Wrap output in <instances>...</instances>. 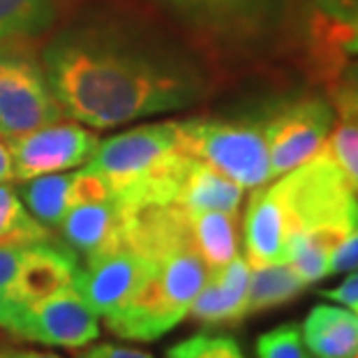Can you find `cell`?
I'll list each match as a JSON object with an SVG mask.
<instances>
[{"label":"cell","instance_id":"22","mask_svg":"<svg viewBox=\"0 0 358 358\" xmlns=\"http://www.w3.org/2000/svg\"><path fill=\"white\" fill-rule=\"evenodd\" d=\"M335 116H338V125H333L326 139L329 143L324 146L331 150L354 192H358V109H338Z\"/></svg>","mask_w":358,"mask_h":358},{"label":"cell","instance_id":"13","mask_svg":"<svg viewBox=\"0 0 358 358\" xmlns=\"http://www.w3.org/2000/svg\"><path fill=\"white\" fill-rule=\"evenodd\" d=\"M60 243L77 257L90 259L106 250L120 248L123 243V213L116 199L77 203L65 213L58 224Z\"/></svg>","mask_w":358,"mask_h":358},{"label":"cell","instance_id":"24","mask_svg":"<svg viewBox=\"0 0 358 358\" xmlns=\"http://www.w3.org/2000/svg\"><path fill=\"white\" fill-rule=\"evenodd\" d=\"M24 248L19 245H0V329L10 333L17 322V306H14L12 292L17 280Z\"/></svg>","mask_w":358,"mask_h":358},{"label":"cell","instance_id":"12","mask_svg":"<svg viewBox=\"0 0 358 358\" xmlns=\"http://www.w3.org/2000/svg\"><path fill=\"white\" fill-rule=\"evenodd\" d=\"M250 262L236 255L222 268L208 271L201 292L189 306V319L203 326H229L248 317Z\"/></svg>","mask_w":358,"mask_h":358},{"label":"cell","instance_id":"18","mask_svg":"<svg viewBox=\"0 0 358 358\" xmlns=\"http://www.w3.org/2000/svg\"><path fill=\"white\" fill-rule=\"evenodd\" d=\"M231 213L203 210L189 213L192 220V238L196 252L208 266V271L222 268L238 255V224Z\"/></svg>","mask_w":358,"mask_h":358},{"label":"cell","instance_id":"17","mask_svg":"<svg viewBox=\"0 0 358 358\" xmlns=\"http://www.w3.org/2000/svg\"><path fill=\"white\" fill-rule=\"evenodd\" d=\"M67 0H0V47L33 44L49 33Z\"/></svg>","mask_w":358,"mask_h":358},{"label":"cell","instance_id":"26","mask_svg":"<svg viewBox=\"0 0 358 358\" xmlns=\"http://www.w3.org/2000/svg\"><path fill=\"white\" fill-rule=\"evenodd\" d=\"M111 185L102 173H97L95 169L74 171L72 173V187H70V208L77 203H90V201H104L111 199Z\"/></svg>","mask_w":358,"mask_h":358},{"label":"cell","instance_id":"25","mask_svg":"<svg viewBox=\"0 0 358 358\" xmlns=\"http://www.w3.org/2000/svg\"><path fill=\"white\" fill-rule=\"evenodd\" d=\"M259 358H312L303 345L299 324H282L257 340Z\"/></svg>","mask_w":358,"mask_h":358},{"label":"cell","instance_id":"3","mask_svg":"<svg viewBox=\"0 0 358 358\" xmlns=\"http://www.w3.org/2000/svg\"><path fill=\"white\" fill-rule=\"evenodd\" d=\"M178 148L241 187H259L273 178L268 143L262 113L241 118H187L176 120Z\"/></svg>","mask_w":358,"mask_h":358},{"label":"cell","instance_id":"2","mask_svg":"<svg viewBox=\"0 0 358 358\" xmlns=\"http://www.w3.org/2000/svg\"><path fill=\"white\" fill-rule=\"evenodd\" d=\"M271 189L285 215L287 243L292 236H306L333 252L358 217L354 187L326 146L308 162L282 173Z\"/></svg>","mask_w":358,"mask_h":358},{"label":"cell","instance_id":"31","mask_svg":"<svg viewBox=\"0 0 358 358\" xmlns=\"http://www.w3.org/2000/svg\"><path fill=\"white\" fill-rule=\"evenodd\" d=\"M14 338L10 333H0V358H63L53 352H40V349L19 347L12 342Z\"/></svg>","mask_w":358,"mask_h":358},{"label":"cell","instance_id":"23","mask_svg":"<svg viewBox=\"0 0 358 358\" xmlns=\"http://www.w3.org/2000/svg\"><path fill=\"white\" fill-rule=\"evenodd\" d=\"M166 358H243V352L231 335L196 333L169 347Z\"/></svg>","mask_w":358,"mask_h":358},{"label":"cell","instance_id":"32","mask_svg":"<svg viewBox=\"0 0 358 358\" xmlns=\"http://www.w3.org/2000/svg\"><path fill=\"white\" fill-rule=\"evenodd\" d=\"M100 354L102 358H153V354L141 352V349H132V347H118V345H109V342H102Z\"/></svg>","mask_w":358,"mask_h":358},{"label":"cell","instance_id":"11","mask_svg":"<svg viewBox=\"0 0 358 358\" xmlns=\"http://www.w3.org/2000/svg\"><path fill=\"white\" fill-rule=\"evenodd\" d=\"M77 271L79 257L56 238L26 245L12 292L14 306H17V322L26 312V308L35 306L37 301H44L47 296L60 292V289L72 287ZM17 322H14V326H17Z\"/></svg>","mask_w":358,"mask_h":358},{"label":"cell","instance_id":"30","mask_svg":"<svg viewBox=\"0 0 358 358\" xmlns=\"http://www.w3.org/2000/svg\"><path fill=\"white\" fill-rule=\"evenodd\" d=\"M322 296L340 303V306H345L349 310H356L358 308V271H352V275H347L335 289L322 292Z\"/></svg>","mask_w":358,"mask_h":358},{"label":"cell","instance_id":"33","mask_svg":"<svg viewBox=\"0 0 358 358\" xmlns=\"http://www.w3.org/2000/svg\"><path fill=\"white\" fill-rule=\"evenodd\" d=\"M14 180V164H12V153L7 141L0 136V182Z\"/></svg>","mask_w":358,"mask_h":358},{"label":"cell","instance_id":"1","mask_svg":"<svg viewBox=\"0 0 358 358\" xmlns=\"http://www.w3.org/2000/svg\"><path fill=\"white\" fill-rule=\"evenodd\" d=\"M44 74L65 116L97 129L192 106L201 67L169 44L118 24H79L49 42Z\"/></svg>","mask_w":358,"mask_h":358},{"label":"cell","instance_id":"29","mask_svg":"<svg viewBox=\"0 0 358 358\" xmlns=\"http://www.w3.org/2000/svg\"><path fill=\"white\" fill-rule=\"evenodd\" d=\"M315 10L342 24H352L358 17V0H312Z\"/></svg>","mask_w":358,"mask_h":358},{"label":"cell","instance_id":"14","mask_svg":"<svg viewBox=\"0 0 358 358\" xmlns=\"http://www.w3.org/2000/svg\"><path fill=\"white\" fill-rule=\"evenodd\" d=\"M250 266L287 264V224L271 185L255 187L243 217Z\"/></svg>","mask_w":358,"mask_h":358},{"label":"cell","instance_id":"6","mask_svg":"<svg viewBox=\"0 0 358 358\" xmlns=\"http://www.w3.org/2000/svg\"><path fill=\"white\" fill-rule=\"evenodd\" d=\"M189 30L222 49H250L273 35L287 0H162Z\"/></svg>","mask_w":358,"mask_h":358},{"label":"cell","instance_id":"27","mask_svg":"<svg viewBox=\"0 0 358 358\" xmlns=\"http://www.w3.org/2000/svg\"><path fill=\"white\" fill-rule=\"evenodd\" d=\"M329 100L333 109H358V60L347 63L340 79L329 90Z\"/></svg>","mask_w":358,"mask_h":358},{"label":"cell","instance_id":"7","mask_svg":"<svg viewBox=\"0 0 358 358\" xmlns=\"http://www.w3.org/2000/svg\"><path fill=\"white\" fill-rule=\"evenodd\" d=\"M5 141L12 153L14 178L21 182L88 164L100 146V139L77 123H49Z\"/></svg>","mask_w":358,"mask_h":358},{"label":"cell","instance_id":"34","mask_svg":"<svg viewBox=\"0 0 358 358\" xmlns=\"http://www.w3.org/2000/svg\"><path fill=\"white\" fill-rule=\"evenodd\" d=\"M345 53H347V58L358 56V17L352 21V35H349V40L345 42Z\"/></svg>","mask_w":358,"mask_h":358},{"label":"cell","instance_id":"16","mask_svg":"<svg viewBox=\"0 0 358 358\" xmlns=\"http://www.w3.org/2000/svg\"><path fill=\"white\" fill-rule=\"evenodd\" d=\"M241 201H243V187L238 182H234L222 171L213 169L210 164L194 157L185 180H182L178 206H182L187 213L220 210V213L238 215Z\"/></svg>","mask_w":358,"mask_h":358},{"label":"cell","instance_id":"28","mask_svg":"<svg viewBox=\"0 0 358 358\" xmlns=\"http://www.w3.org/2000/svg\"><path fill=\"white\" fill-rule=\"evenodd\" d=\"M352 271H358V217L329 259V275H340V273H352Z\"/></svg>","mask_w":358,"mask_h":358},{"label":"cell","instance_id":"21","mask_svg":"<svg viewBox=\"0 0 358 358\" xmlns=\"http://www.w3.org/2000/svg\"><path fill=\"white\" fill-rule=\"evenodd\" d=\"M51 238V229L30 215L14 187L0 182V245L26 248Z\"/></svg>","mask_w":358,"mask_h":358},{"label":"cell","instance_id":"10","mask_svg":"<svg viewBox=\"0 0 358 358\" xmlns=\"http://www.w3.org/2000/svg\"><path fill=\"white\" fill-rule=\"evenodd\" d=\"M148 266L150 259L120 245L86 259V266H79L72 287L97 317H104L123 306Z\"/></svg>","mask_w":358,"mask_h":358},{"label":"cell","instance_id":"19","mask_svg":"<svg viewBox=\"0 0 358 358\" xmlns=\"http://www.w3.org/2000/svg\"><path fill=\"white\" fill-rule=\"evenodd\" d=\"M303 282L289 264H266L250 268L248 317L287 306L306 292Z\"/></svg>","mask_w":358,"mask_h":358},{"label":"cell","instance_id":"5","mask_svg":"<svg viewBox=\"0 0 358 358\" xmlns=\"http://www.w3.org/2000/svg\"><path fill=\"white\" fill-rule=\"evenodd\" d=\"M60 109L30 44L0 47V136L14 139L33 129L58 123Z\"/></svg>","mask_w":358,"mask_h":358},{"label":"cell","instance_id":"8","mask_svg":"<svg viewBox=\"0 0 358 358\" xmlns=\"http://www.w3.org/2000/svg\"><path fill=\"white\" fill-rule=\"evenodd\" d=\"M173 150H178L176 120L139 125L100 141L88 166L109 180L111 192H118L148 173Z\"/></svg>","mask_w":358,"mask_h":358},{"label":"cell","instance_id":"9","mask_svg":"<svg viewBox=\"0 0 358 358\" xmlns=\"http://www.w3.org/2000/svg\"><path fill=\"white\" fill-rule=\"evenodd\" d=\"M10 335L47 347L81 349L100 338V324L77 289L67 287L26 308Z\"/></svg>","mask_w":358,"mask_h":358},{"label":"cell","instance_id":"20","mask_svg":"<svg viewBox=\"0 0 358 358\" xmlns=\"http://www.w3.org/2000/svg\"><path fill=\"white\" fill-rule=\"evenodd\" d=\"M70 187L72 173H47L24 180L21 201L37 222L49 229H58L65 213L70 210Z\"/></svg>","mask_w":358,"mask_h":358},{"label":"cell","instance_id":"4","mask_svg":"<svg viewBox=\"0 0 358 358\" xmlns=\"http://www.w3.org/2000/svg\"><path fill=\"white\" fill-rule=\"evenodd\" d=\"M259 113L264 120L273 178L317 155L335 125V109L329 95L317 93L285 97Z\"/></svg>","mask_w":358,"mask_h":358},{"label":"cell","instance_id":"15","mask_svg":"<svg viewBox=\"0 0 358 358\" xmlns=\"http://www.w3.org/2000/svg\"><path fill=\"white\" fill-rule=\"evenodd\" d=\"M301 338L312 358H356L358 315L340 306H315L303 322Z\"/></svg>","mask_w":358,"mask_h":358},{"label":"cell","instance_id":"35","mask_svg":"<svg viewBox=\"0 0 358 358\" xmlns=\"http://www.w3.org/2000/svg\"><path fill=\"white\" fill-rule=\"evenodd\" d=\"M354 312H356V315H358V308H356V310H354ZM356 358H358V356H356Z\"/></svg>","mask_w":358,"mask_h":358}]
</instances>
